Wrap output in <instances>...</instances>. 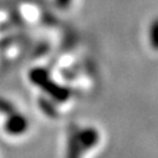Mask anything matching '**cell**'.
<instances>
[{"label": "cell", "instance_id": "cell-2", "mask_svg": "<svg viewBox=\"0 0 158 158\" xmlns=\"http://www.w3.org/2000/svg\"><path fill=\"white\" fill-rule=\"evenodd\" d=\"M149 43L153 50H158V19H154L149 29Z\"/></svg>", "mask_w": 158, "mask_h": 158}, {"label": "cell", "instance_id": "cell-3", "mask_svg": "<svg viewBox=\"0 0 158 158\" xmlns=\"http://www.w3.org/2000/svg\"><path fill=\"white\" fill-rule=\"evenodd\" d=\"M71 2H72V0H55L56 5H57L59 8H61V9L69 8V5L71 4Z\"/></svg>", "mask_w": 158, "mask_h": 158}, {"label": "cell", "instance_id": "cell-1", "mask_svg": "<svg viewBox=\"0 0 158 158\" xmlns=\"http://www.w3.org/2000/svg\"><path fill=\"white\" fill-rule=\"evenodd\" d=\"M4 130L10 136H20L27 131V120L18 112H11L8 114V120L5 121Z\"/></svg>", "mask_w": 158, "mask_h": 158}]
</instances>
